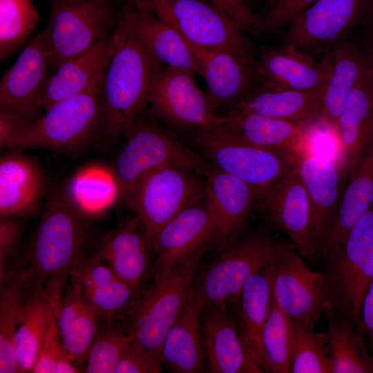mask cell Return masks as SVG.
I'll use <instances>...</instances> for the list:
<instances>
[{"instance_id": "obj_37", "label": "cell", "mask_w": 373, "mask_h": 373, "mask_svg": "<svg viewBox=\"0 0 373 373\" xmlns=\"http://www.w3.org/2000/svg\"><path fill=\"white\" fill-rule=\"evenodd\" d=\"M237 305L236 320L242 338L249 352L267 372L262 350V334L271 300L269 278L263 267L245 284L233 298Z\"/></svg>"}, {"instance_id": "obj_5", "label": "cell", "mask_w": 373, "mask_h": 373, "mask_svg": "<svg viewBox=\"0 0 373 373\" xmlns=\"http://www.w3.org/2000/svg\"><path fill=\"white\" fill-rule=\"evenodd\" d=\"M320 265L332 308L363 334L362 303L373 280V206Z\"/></svg>"}, {"instance_id": "obj_33", "label": "cell", "mask_w": 373, "mask_h": 373, "mask_svg": "<svg viewBox=\"0 0 373 373\" xmlns=\"http://www.w3.org/2000/svg\"><path fill=\"white\" fill-rule=\"evenodd\" d=\"M349 181L317 252L316 264L343 243L350 229L373 206V144Z\"/></svg>"}, {"instance_id": "obj_45", "label": "cell", "mask_w": 373, "mask_h": 373, "mask_svg": "<svg viewBox=\"0 0 373 373\" xmlns=\"http://www.w3.org/2000/svg\"><path fill=\"white\" fill-rule=\"evenodd\" d=\"M21 233L19 218L0 216V280L19 258Z\"/></svg>"}, {"instance_id": "obj_35", "label": "cell", "mask_w": 373, "mask_h": 373, "mask_svg": "<svg viewBox=\"0 0 373 373\" xmlns=\"http://www.w3.org/2000/svg\"><path fill=\"white\" fill-rule=\"evenodd\" d=\"M321 90H283L262 86L230 108L289 121L311 122L319 119Z\"/></svg>"}, {"instance_id": "obj_17", "label": "cell", "mask_w": 373, "mask_h": 373, "mask_svg": "<svg viewBox=\"0 0 373 373\" xmlns=\"http://www.w3.org/2000/svg\"><path fill=\"white\" fill-rule=\"evenodd\" d=\"M154 254L137 216L104 237L91 255L107 265L121 280L141 291L151 276Z\"/></svg>"}, {"instance_id": "obj_10", "label": "cell", "mask_w": 373, "mask_h": 373, "mask_svg": "<svg viewBox=\"0 0 373 373\" xmlns=\"http://www.w3.org/2000/svg\"><path fill=\"white\" fill-rule=\"evenodd\" d=\"M192 171L168 166L144 177L124 199L141 220L153 254L162 228L184 209L206 197V182Z\"/></svg>"}, {"instance_id": "obj_31", "label": "cell", "mask_w": 373, "mask_h": 373, "mask_svg": "<svg viewBox=\"0 0 373 373\" xmlns=\"http://www.w3.org/2000/svg\"><path fill=\"white\" fill-rule=\"evenodd\" d=\"M113 50V38L108 35L88 50L61 64L48 77L41 108L47 110L55 103L86 90L104 74Z\"/></svg>"}, {"instance_id": "obj_51", "label": "cell", "mask_w": 373, "mask_h": 373, "mask_svg": "<svg viewBox=\"0 0 373 373\" xmlns=\"http://www.w3.org/2000/svg\"><path fill=\"white\" fill-rule=\"evenodd\" d=\"M361 50L363 59L365 75L373 97V31L370 32Z\"/></svg>"}, {"instance_id": "obj_4", "label": "cell", "mask_w": 373, "mask_h": 373, "mask_svg": "<svg viewBox=\"0 0 373 373\" xmlns=\"http://www.w3.org/2000/svg\"><path fill=\"white\" fill-rule=\"evenodd\" d=\"M125 135L127 142L112 173L117 201L124 200L144 177L160 169L180 167L207 177L215 168L152 119L140 116Z\"/></svg>"}, {"instance_id": "obj_42", "label": "cell", "mask_w": 373, "mask_h": 373, "mask_svg": "<svg viewBox=\"0 0 373 373\" xmlns=\"http://www.w3.org/2000/svg\"><path fill=\"white\" fill-rule=\"evenodd\" d=\"M131 343V338L118 320L104 321L89 350L84 372L116 373Z\"/></svg>"}, {"instance_id": "obj_6", "label": "cell", "mask_w": 373, "mask_h": 373, "mask_svg": "<svg viewBox=\"0 0 373 373\" xmlns=\"http://www.w3.org/2000/svg\"><path fill=\"white\" fill-rule=\"evenodd\" d=\"M189 135L217 169L245 182L260 195L293 169L298 159L251 143L224 123L191 131Z\"/></svg>"}, {"instance_id": "obj_29", "label": "cell", "mask_w": 373, "mask_h": 373, "mask_svg": "<svg viewBox=\"0 0 373 373\" xmlns=\"http://www.w3.org/2000/svg\"><path fill=\"white\" fill-rule=\"evenodd\" d=\"M69 278L108 322L119 320L140 292L90 254L74 265Z\"/></svg>"}, {"instance_id": "obj_16", "label": "cell", "mask_w": 373, "mask_h": 373, "mask_svg": "<svg viewBox=\"0 0 373 373\" xmlns=\"http://www.w3.org/2000/svg\"><path fill=\"white\" fill-rule=\"evenodd\" d=\"M258 203L271 224L285 233L300 255L309 261L311 205L296 164L264 192Z\"/></svg>"}, {"instance_id": "obj_19", "label": "cell", "mask_w": 373, "mask_h": 373, "mask_svg": "<svg viewBox=\"0 0 373 373\" xmlns=\"http://www.w3.org/2000/svg\"><path fill=\"white\" fill-rule=\"evenodd\" d=\"M116 25L136 37L161 64L200 74L197 59L185 39L153 14L128 6L119 14Z\"/></svg>"}, {"instance_id": "obj_40", "label": "cell", "mask_w": 373, "mask_h": 373, "mask_svg": "<svg viewBox=\"0 0 373 373\" xmlns=\"http://www.w3.org/2000/svg\"><path fill=\"white\" fill-rule=\"evenodd\" d=\"M268 372L291 373L294 345V325L278 308L272 296L262 334Z\"/></svg>"}, {"instance_id": "obj_18", "label": "cell", "mask_w": 373, "mask_h": 373, "mask_svg": "<svg viewBox=\"0 0 373 373\" xmlns=\"http://www.w3.org/2000/svg\"><path fill=\"white\" fill-rule=\"evenodd\" d=\"M188 44L199 64L205 93L214 112L222 106L236 104L254 90V80L258 78L254 61L227 50Z\"/></svg>"}, {"instance_id": "obj_36", "label": "cell", "mask_w": 373, "mask_h": 373, "mask_svg": "<svg viewBox=\"0 0 373 373\" xmlns=\"http://www.w3.org/2000/svg\"><path fill=\"white\" fill-rule=\"evenodd\" d=\"M56 313L46 288L28 280L23 313L15 338L19 372H32L41 341Z\"/></svg>"}, {"instance_id": "obj_3", "label": "cell", "mask_w": 373, "mask_h": 373, "mask_svg": "<svg viewBox=\"0 0 373 373\" xmlns=\"http://www.w3.org/2000/svg\"><path fill=\"white\" fill-rule=\"evenodd\" d=\"M205 249L206 246L154 274L150 286L141 289L118 320L136 346L160 360L166 334L184 304Z\"/></svg>"}, {"instance_id": "obj_24", "label": "cell", "mask_w": 373, "mask_h": 373, "mask_svg": "<svg viewBox=\"0 0 373 373\" xmlns=\"http://www.w3.org/2000/svg\"><path fill=\"white\" fill-rule=\"evenodd\" d=\"M10 150L0 160V216L19 218L39 208L46 195V180L35 158Z\"/></svg>"}, {"instance_id": "obj_23", "label": "cell", "mask_w": 373, "mask_h": 373, "mask_svg": "<svg viewBox=\"0 0 373 373\" xmlns=\"http://www.w3.org/2000/svg\"><path fill=\"white\" fill-rule=\"evenodd\" d=\"M223 117V123L233 132L254 144L298 158L312 151L311 122L289 121L234 108Z\"/></svg>"}, {"instance_id": "obj_34", "label": "cell", "mask_w": 373, "mask_h": 373, "mask_svg": "<svg viewBox=\"0 0 373 373\" xmlns=\"http://www.w3.org/2000/svg\"><path fill=\"white\" fill-rule=\"evenodd\" d=\"M29 273L22 258L0 280V372H19L15 350V334L24 307Z\"/></svg>"}, {"instance_id": "obj_13", "label": "cell", "mask_w": 373, "mask_h": 373, "mask_svg": "<svg viewBox=\"0 0 373 373\" xmlns=\"http://www.w3.org/2000/svg\"><path fill=\"white\" fill-rule=\"evenodd\" d=\"M370 0H317L296 15L285 33V45L313 56L325 55L365 21Z\"/></svg>"}, {"instance_id": "obj_41", "label": "cell", "mask_w": 373, "mask_h": 373, "mask_svg": "<svg viewBox=\"0 0 373 373\" xmlns=\"http://www.w3.org/2000/svg\"><path fill=\"white\" fill-rule=\"evenodd\" d=\"M66 191L83 213L102 210L117 200V189L112 173L102 170L79 172L70 180Z\"/></svg>"}, {"instance_id": "obj_27", "label": "cell", "mask_w": 373, "mask_h": 373, "mask_svg": "<svg viewBox=\"0 0 373 373\" xmlns=\"http://www.w3.org/2000/svg\"><path fill=\"white\" fill-rule=\"evenodd\" d=\"M70 282L57 307V324L65 351L84 372L89 350L104 319L79 287Z\"/></svg>"}, {"instance_id": "obj_49", "label": "cell", "mask_w": 373, "mask_h": 373, "mask_svg": "<svg viewBox=\"0 0 373 373\" xmlns=\"http://www.w3.org/2000/svg\"><path fill=\"white\" fill-rule=\"evenodd\" d=\"M226 12L242 31L259 33V18L244 0H209Z\"/></svg>"}, {"instance_id": "obj_26", "label": "cell", "mask_w": 373, "mask_h": 373, "mask_svg": "<svg viewBox=\"0 0 373 373\" xmlns=\"http://www.w3.org/2000/svg\"><path fill=\"white\" fill-rule=\"evenodd\" d=\"M343 170L350 180L373 144V97L364 73L350 92L338 119Z\"/></svg>"}, {"instance_id": "obj_43", "label": "cell", "mask_w": 373, "mask_h": 373, "mask_svg": "<svg viewBox=\"0 0 373 373\" xmlns=\"http://www.w3.org/2000/svg\"><path fill=\"white\" fill-rule=\"evenodd\" d=\"M293 325L294 345L291 373H332L326 332H315L313 328Z\"/></svg>"}, {"instance_id": "obj_20", "label": "cell", "mask_w": 373, "mask_h": 373, "mask_svg": "<svg viewBox=\"0 0 373 373\" xmlns=\"http://www.w3.org/2000/svg\"><path fill=\"white\" fill-rule=\"evenodd\" d=\"M206 198L216 220L211 244L224 249L237 240L260 193L216 167L206 177Z\"/></svg>"}, {"instance_id": "obj_32", "label": "cell", "mask_w": 373, "mask_h": 373, "mask_svg": "<svg viewBox=\"0 0 373 373\" xmlns=\"http://www.w3.org/2000/svg\"><path fill=\"white\" fill-rule=\"evenodd\" d=\"M323 56L327 73L321 90L319 119L336 130L347 97L364 73L363 59L361 48L347 39Z\"/></svg>"}, {"instance_id": "obj_12", "label": "cell", "mask_w": 373, "mask_h": 373, "mask_svg": "<svg viewBox=\"0 0 373 373\" xmlns=\"http://www.w3.org/2000/svg\"><path fill=\"white\" fill-rule=\"evenodd\" d=\"M51 13L45 30L51 52V65L90 48L108 36L115 24L108 0H51Z\"/></svg>"}, {"instance_id": "obj_2", "label": "cell", "mask_w": 373, "mask_h": 373, "mask_svg": "<svg viewBox=\"0 0 373 373\" xmlns=\"http://www.w3.org/2000/svg\"><path fill=\"white\" fill-rule=\"evenodd\" d=\"M102 84V124L111 140L126 135L149 105L160 64L135 37L116 26Z\"/></svg>"}, {"instance_id": "obj_8", "label": "cell", "mask_w": 373, "mask_h": 373, "mask_svg": "<svg viewBox=\"0 0 373 373\" xmlns=\"http://www.w3.org/2000/svg\"><path fill=\"white\" fill-rule=\"evenodd\" d=\"M173 27L193 46L224 50L254 61L252 47L242 30L209 0H126Z\"/></svg>"}, {"instance_id": "obj_21", "label": "cell", "mask_w": 373, "mask_h": 373, "mask_svg": "<svg viewBox=\"0 0 373 373\" xmlns=\"http://www.w3.org/2000/svg\"><path fill=\"white\" fill-rule=\"evenodd\" d=\"M311 205L310 262L316 256L338 206L339 170L331 159L312 151L300 156L296 164Z\"/></svg>"}, {"instance_id": "obj_28", "label": "cell", "mask_w": 373, "mask_h": 373, "mask_svg": "<svg viewBox=\"0 0 373 373\" xmlns=\"http://www.w3.org/2000/svg\"><path fill=\"white\" fill-rule=\"evenodd\" d=\"M256 68L263 86L283 90L321 89L327 73L324 56L316 61L288 45L264 52Z\"/></svg>"}, {"instance_id": "obj_14", "label": "cell", "mask_w": 373, "mask_h": 373, "mask_svg": "<svg viewBox=\"0 0 373 373\" xmlns=\"http://www.w3.org/2000/svg\"><path fill=\"white\" fill-rule=\"evenodd\" d=\"M151 119L193 131L224 122L207 95L197 84L194 73L160 64L153 79L149 98Z\"/></svg>"}, {"instance_id": "obj_47", "label": "cell", "mask_w": 373, "mask_h": 373, "mask_svg": "<svg viewBox=\"0 0 373 373\" xmlns=\"http://www.w3.org/2000/svg\"><path fill=\"white\" fill-rule=\"evenodd\" d=\"M161 360L136 346L133 342L120 361L116 373H160Z\"/></svg>"}, {"instance_id": "obj_53", "label": "cell", "mask_w": 373, "mask_h": 373, "mask_svg": "<svg viewBox=\"0 0 373 373\" xmlns=\"http://www.w3.org/2000/svg\"><path fill=\"white\" fill-rule=\"evenodd\" d=\"M365 21L368 22L371 31H373V0H370Z\"/></svg>"}, {"instance_id": "obj_11", "label": "cell", "mask_w": 373, "mask_h": 373, "mask_svg": "<svg viewBox=\"0 0 373 373\" xmlns=\"http://www.w3.org/2000/svg\"><path fill=\"white\" fill-rule=\"evenodd\" d=\"M274 238L258 229L223 249L193 287L203 309L224 307L265 265Z\"/></svg>"}, {"instance_id": "obj_7", "label": "cell", "mask_w": 373, "mask_h": 373, "mask_svg": "<svg viewBox=\"0 0 373 373\" xmlns=\"http://www.w3.org/2000/svg\"><path fill=\"white\" fill-rule=\"evenodd\" d=\"M104 74L82 93L49 107L10 144L8 149L64 151L87 142L102 124Z\"/></svg>"}, {"instance_id": "obj_50", "label": "cell", "mask_w": 373, "mask_h": 373, "mask_svg": "<svg viewBox=\"0 0 373 373\" xmlns=\"http://www.w3.org/2000/svg\"><path fill=\"white\" fill-rule=\"evenodd\" d=\"M361 325L363 334L370 337L371 354L373 356V280L362 303Z\"/></svg>"}, {"instance_id": "obj_30", "label": "cell", "mask_w": 373, "mask_h": 373, "mask_svg": "<svg viewBox=\"0 0 373 373\" xmlns=\"http://www.w3.org/2000/svg\"><path fill=\"white\" fill-rule=\"evenodd\" d=\"M201 300L193 285L184 304L164 338L161 361L171 372L196 373L204 370L200 338Z\"/></svg>"}, {"instance_id": "obj_1", "label": "cell", "mask_w": 373, "mask_h": 373, "mask_svg": "<svg viewBox=\"0 0 373 373\" xmlns=\"http://www.w3.org/2000/svg\"><path fill=\"white\" fill-rule=\"evenodd\" d=\"M90 229L66 189H50L39 224L23 256L29 281L44 286L56 309L74 265L87 255Z\"/></svg>"}, {"instance_id": "obj_48", "label": "cell", "mask_w": 373, "mask_h": 373, "mask_svg": "<svg viewBox=\"0 0 373 373\" xmlns=\"http://www.w3.org/2000/svg\"><path fill=\"white\" fill-rule=\"evenodd\" d=\"M33 122L24 114L0 106V149H8L10 144Z\"/></svg>"}, {"instance_id": "obj_38", "label": "cell", "mask_w": 373, "mask_h": 373, "mask_svg": "<svg viewBox=\"0 0 373 373\" xmlns=\"http://www.w3.org/2000/svg\"><path fill=\"white\" fill-rule=\"evenodd\" d=\"M325 315L332 373H373V356L364 346L363 334L351 320L332 308Z\"/></svg>"}, {"instance_id": "obj_39", "label": "cell", "mask_w": 373, "mask_h": 373, "mask_svg": "<svg viewBox=\"0 0 373 373\" xmlns=\"http://www.w3.org/2000/svg\"><path fill=\"white\" fill-rule=\"evenodd\" d=\"M41 21L32 0H0V61L23 46Z\"/></svg>"}, {"instance_id": "obj_9", "label": "cell", "mask_w": 373, "mask_h": 373, "mask_svg": "<svg viewBox=\"0 0 373 373\" xmlns=\"http://www.w3.org/2000/svg\"><path fill=\"white\" fill-rule=\"evenodd\" d=\"M264 267L278 308L294 324L314 329L332 308L321 271L309 269L294 246L276 239Z\"/></svg>"}, {"instance_id": "obj_44", "label": "cell", "mask_w": 373, "mask_h": 373, "mask_svg": "<svg viewBox=\"0 0 373 373\" xmlns=\"http://www.w3.org/2000/svg\"><path fill=\"white\" fill-rule=\"evenodd\" d=\"M317 0H269L259 18V32H274L287 27L300 12Z\"/></svg>"}, {"instance_id": "obj_52", "label": "cell", "mask_w": 373, "mask_h": 373, "mask_svg": "<svg viewBox=\"0 0 373 373\" xmlns=\"http://www.w3.org/2000/svg\"><path fill=\"white\" fill-rule=\"evenodd\" d=\"M83 371L70 358L66 352H63L57 359L53 373H77Z\"/></svg>"}, {"instance_id": "obj_25", "label": "cell", "mask_w": 373, "mask_h": 373, "mask_svg": "<svg viewBox=\"0 0 373 373\" xmlns=\"http://www.w3.org/2000/svg\"><path fill=\"white\" fill-rule=\"evenodd\" d=\"M238 326L224 307L211 309L206 316L202 341L209 372H265L246 346Z\"/></svg>"}, {"instance_id": "obj_46", "label": "cell", "mask_w": 373, "mask_h": 373, "mask_svg": "<svg viewBox=\"0 0 373 373\" xmlns=\"http://www.w3.org/2000/svg\"><path fill=\"white\" fill-rule=\"evenodd\" d=\"M65 352L61 344L56 315L50 321L41 341L32 372L53 373L57 359Z\"/></svg>"}, {"instance_id": "obj_15", "label": "cell", "mask_w": 373, "mask_h": 373, "mask_svg": "<svg viewBox=\"0 0 373 373\" xmlns=\"http://www.w3.org/2000/svg\"><path fill=\"white\" fill-rule=\"evenodd\" d=\"M51 52L44 29L19 53L0 82V106L16 110L35 120L48 79Z\"/></svg>"}, {"instance_id": "obj_22", "label": "cell", "mask_w": 373, "mask_h": 373, "mask_svg": "<svg viewBox=\"0 0 373 373\" xmlns=\"http://www.w3.org/2000/svg\"><path fill=\"white\" fill-rule=\"evenodd\" d=\"M216 227L215 217L206 197L182 211L159 234L151 276L211 244Z\"/></svg>"}]
</instances>
